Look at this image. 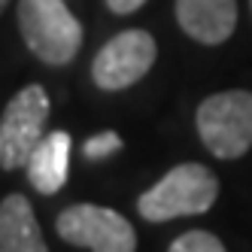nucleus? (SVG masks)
<instances>
[{"label":"nucleus","instance_id":"nucleus-9","mask_svg":"<svg viewBox=\"0 0 252 252\" xmlns=\"http://www.w3.org/2000/svg\"><path fill=\"white\" fill-rule=\"evenodd\" d=\"M0 252H49L25 194H6L0 201Z\"/></svg>","mask_w":252,"mask_h":252},{"label":"nucleus","instance_id":"nucleus-6","mask_svg":"<svg viewBox=\"0 0 252 252\" xmlns=\"http://www.w3.org/2000/svg\"><path fill=\"white\" fill-rule=\"evenodd\" d=\"M158 58V43L149 31H122L106 40L92 61V79L103 92H122L140 82Z\"/></svg>","mask_w":252,"mask_h":252},{"label":"nucleus","instance_id":"nucleus-12","mask_svg":"<svg viewBox=\"0 0 252 252\" xmlns=\"http://www.w3.org/2000/svg\"><path fill=\"white\" fill-rule=\"evenodd\" d=\"M146 0H106V6H110L116 15H131V12H137Z\"/></svg>","mask_w":252,"mask_h":252},{"label":"nucleus","instance_id":"nucleus-5","mask_svg":"<svg viewBox=\"0 0 252 252\" xmlns=\"http://www.w3.org/2000/svg\"><path fill=\"white\" fill-rule=\"evenodd\" d=\"M58 237L88 252H134L137 234L122 213L97 204H73L55 222Z\"/></svg>","mask_w":252,"mask_h":252},{"label":"nucleus","instance_id":"nucleus-13","mask_svg":"<svg viewBox=\"0 0 252 252\" xmlns=\"http://www.w3.org/2000/svg\"><path fill=\"white\" fill-rule=\"evenodd\" d=\"M6 6H9V0H0V12H3Z\"/></svg>","mask_w":252,"mask_h":252},{"label":"nucleus","instance_id":"nucleus-11","mask_svg":"<svg viewBox=\"0 0 252 252\" xmlns=\"http://www.w3.org/2000/svg\"><path fill=\"white\" fill-rule=\"evenodd\" d=\"M119 149H122V137L116 131H103V134H97L92 140H85V146H82L88 161H100L106 155H116Z\"/></svg>","mask_w":252,"mask_h":252},{"label":"nucleus","instance_id":"nucleus-7","mask_svg":"<svg viewBox=\"0 0 252 252\" xmlns=\"http://www.w3.org/2000/svg\"><path fill=\"white\" fill-rule=\"evenodd\" d=\"M176 22L194 43L219 46L237 28V0H176Z\"/></svg>","mask_w":252,"mask_h":252},{"label":"nucleus","instance_id":"nucleus-14","mask_svg":"<svg viewBox=\"0 0 252 252\" xmlns=\"http://www.w3.org/2000/svg\"><path fill=\"white\" fill-rule=\"evenodd\" d=\"M249 9H252V0H249Z\"/></svg>","mask_w":252,"mask_h":252},{"label":"nucleus","instance_id":"nucleus-1","mask_svg":"<svg viewBox=\"0 0 252 252\" xmlns=\"http://www.w3.org/2000/svg\"><path fill=\"white\" fill-rule=\"evenodd\" d=\"M219 197V179L204 164H176L167 170L158 183L140 194L137 210L146 222H170L183 216H201L207 213Z\"/></svg>","mask_w":252,"mask_h":252},{"label":"nucleus","instance_id":"nucleus-3","mask_svg":"<svg viewBox=\"0 0 252 252\" xmlns=\"http://www.w3.org/2000/svg\"><path fill=\"white\" fill-rule=\"evenodd\" d=\"M194 125L201 143L222 161L240 158L252 149V92L231 88V92L210 94L194 113Z\"/></svg>","mask_w":252,"mask_h":252},{"label":"nucleus","instance_id":"nucleus-8","mask_svg":"<svg viewBox=\"0 0 252 252\" xmlns=\"http://www.w3.org/2000/svg\"><path fill=\"white\" fill-rule=\"evenodd\" d=\"M28 183L40 194H55L64 189L67 173H70V134L67 131H52L40 140V146L28 158Z\"/></svg>","mask_w":252,"mask_h":252},{"label":"nucleus","instance_id":"nucleus-10","mask_svg":"<svg viewBox=\"0 0 252 252\" xmlns=\"http://www.w3.org/2000/svg\"><path fill=\"white\" fill-rule=\"evenodd\" d=\"M167 252H228L225 243L210 231H186L170 243Z\"/></svg>","mask_w":252,"mask_h":252},{"label":"nucleus","instance_id":"nucleus-4","mask_svg":"<svg viewBox=\"0 0 252 252\" xmlns=\"http://www.w3.org/2000/svg\"><path fill=\"white\" fill-rule=\"evenodd\" d=\"M49 94L43 85H25L0 116V167L19 170L46 137Z\"/></svg>","mask_w":252,"mask_h":252},{"label":"nucleus","instance_id":"nucleus-2","mask_svg":"<svg viewBox=\"0 0 252 252\" xmlns=\"http://www.w3.org/2000/svg\"><path fill=\"white\" fill-rule=\"evenodd\" d=\"M25 46L49 67L70 64L82 49V25L64 0H19Z\"/></svg>","mask_w":252,"mask_h":252}]
</instances>
